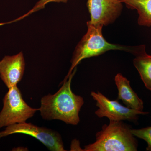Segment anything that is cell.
<instances>
[{
	"label": "cell",
	"mask_w": 151,
	"mask_h": 151,
	"mask_svg": "<svg viewBox=\"0 0 151 151\" xmlns=\"http://www.w3.org/2000/svg\"><path fill=\"white\" fill-rule=\"evenodd\" d=\"M73 69L61 88L54 94L43 96L38 109L42 119L46 120H58L65 124L76 126L80 122L79 113L84 104L83 97L72 92L71 83L76 72Z\"/></svg>",
	"instance_id": "1"
},
{
	"label": "cell",
	"mask_w": 151,
	"mask_h": 151,
	"mask_svg": "<svg viewBox=\"0 0 151 151\" xmlns=\"http://www.w3.org/2000/svg\"><path fill=\"white\" fill-rule=\"evenodd\" d=\"M131 129L123 121H110L97 132L95 142L85 146L83 151H137V141Z\"/></svg>",
	"instance_id": "2"
},
{
	"label": "cell",
	"mask_w": 151,
	"mask_h": 151,
	"mask_svg": "<svg viewBox=\"0 0 151 151\" xmlns=\"http://www.w3.org/2000/svg\"><path fill=\"white\" fill-rule=\"evenodd\" d=\"M87 31L77 45L71 60L70 70L64 80H66L73 69L87 58L98 56L110 50H121L135 54L137 46H127L108 42L103 37V26L87 24Z\"/></svg>",
	"instance_id": "3"
},
{
	"label": "cell",
	"mask_w": 151,
	"mask_h": 151,
	"mask_svg": "<svg viewBox=\"0 0 151 151\" xmlns=\"http://www.w3.org/2000/svg\"><path fill=\"white\" fill-rule=\"evenodd\" d=\"M37 111L38 109L32 108L25 102L17 86L10 88L3 99V107L0 112V129L25 123Z\"/></svg>",
	"instance_id": "4"
},
{
	"label": "cell",
	"mask_w": 151,
	"mask_h": 151,
	"mask_svg": "<svg viewBox=\"0 0 151 151\" xmlns=\"http://www.w3.org/2000/svg\"><path fill=\"white\" fill-rule=\"evenodd\" d=\"M24 134L34 137L52 151H65L62 137L58 132L31 123L25 122L6 127L0 132V139L14 134Z\"/></svg>",
	"instance_id": "5"
},
{
	"label": "cell",
	"mask_w": 151,
	"mask_h": 151,
	"mask_svg": "<svg viewBox=\"0 0 151 151\" xmlns=\"http://www.w3.org/2000/svg\"><path fill=\"white\" fill-rule=\"evenodd\" d=\"M91 96L96 101L98 109L95 111L99 118L106 117L110 121H137L140 115H145L148 112L138 111L123 106L118 100H111L99 92H92Z\"/></svg>",
	"instance_id": "6"
},
{
	"label": "cell",
	"mask_w": 151,
	"mask_h": 151,
	"mask_svg": "<svg viewBox=\"0 0 151 151\" xmlns=\"http://www.w3.org/2000/svg\"><path fill=\"white\" fill-rule=\"evenodd\" d=\"M123 4L120 0H87L90 20L86 24L103 26L113 23L121 14Z\"/></svg>",
	"instance_id": "7"
},
{
	"label": "cell",
	"mask_w": 151,
	"mask_h": 151,
	"mask_svg": "<svg viewBox=\"0 0 151 151\" xmlns=\"http://www.w3.org/2000/svg\"><path fill=\"white\" fill-rule=\"evenodd\" d=\"M25 63L22 52L5 56L0 60V78L8 89L17 86L22 78Z\"/></svg>",
	"instance_id": "8"
},
{
	"label": "cell",
	"mask_w": 151,
	"mask_h": 151,
	"mask_svg": "<svg viewBox=\"0 0 151 151\" xmlns=\"http://www.w3.org/2000/svg\"><path fill=\"white\" fill-rule=\"evenodd\" d=\"M114 80L118 90L117 100H122L128 108L142 111L144 103L132 89L130 81L120 73L116 76Z\"/></svg>",
	"instance_id": "9"
},
{
	"label": "cell",
	"mask_w": 151,
	"mask_h": 151,
	"mask_svg": "<svg viewBox=\"0 0 151 151\" xmlns=\"http://www.w3.org/2000/svg\"><path fill=\"white\" fill-rule=\"evenodd\" d=\"M133 63L146 88L151 91V55L147 54L145 45H140Z\"/></svg>",
	"instance_id": "10"
},
{
	"label": "cell",
	"mask_w": 151,
	"mask_h": 151,
	"mask_svg": "<svg viewBox=\"0 0 151 151\" xmlns=\"http://www.w3.org/2000/svg\"><path fill=\"white\" fill-rule=\"evenodd\" d=\"M128 8L135 9L139 14L138 24L141 26L151 27V0H120Z\"/></svg>",
	"instance_id": "11"
},
{
	"label": "cell",
	"mask_w": 151,
	"mask_h": 151,
	"mask_svg": "<svg viewBox=\"0 0 151 151\" xmlns=\"http://www.w3.org/2000/svg\"><path fill=\"white\" fill-rule=\"evenodd\" d=\"M131 132L134 137L142 139L147 144L146 150L151 151V127L141 129H131Z\"/></svg>",
	"instance_id": "12"
},
{
	"label": "cell",
	"mask_w": 151,
	"mask_h": 151,
	"mask_svg": "<svg viewBox=\"0 0 151 151\" xmlns=\"http://www.w3.org/2000/svg\"><path fill=\"white\" fill-rule=\"evenodd\" d=\"M68 1V0H40L35 5L32 9L30 10L27 13L25 14L24 15L20 17L11 22H9L10 23L14 22L19 21L20 20L22 19L23 18H24L26 17H27L29 15L32 14L33 13L37 12L39 10L42 9L44 8L45 5L49 3L55 2V3H66Z\"/></svg>",
	"instance_id": "13"
},
{
	"label": "cell",
	"mask_w": 151,
	"mask_h": 151,
	"mask_svg": "<svg viewBox=\"0 0 151 151\" xmlns=\"http://www.w3.org/2000/svg\"></svg>",
	"instance_id": "14"
}]
</instances>
